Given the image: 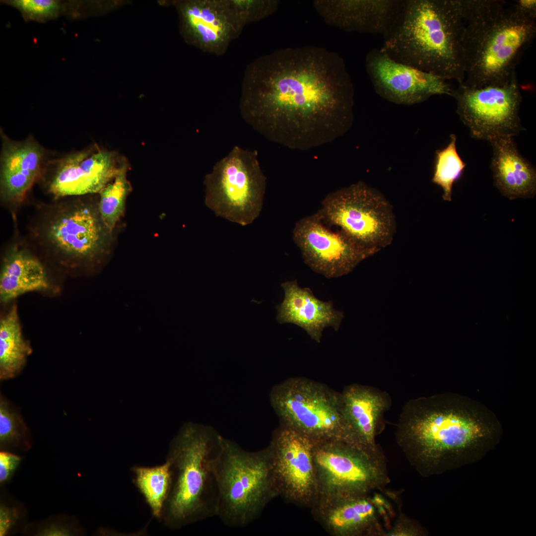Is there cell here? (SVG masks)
<instances>
[{"instance_id":"cell-1","label":"cell","mask_w":536,"mask_h":536,"mask_svg":"<svg viewBox=\"0 0 536 536\" xmlns=\"http://www.w3.org/2000/svg\"><path fill=\"white\" fill-rule=\"evenodd\" d=\"M353 86L342 58L315 46L276 50L247 67L242 118L268 140L307 150L334 141L350 126Z\"/></svg>"},{"instance_id":"cell-2","label":"cell","mask_w":536,"mask_h":536,"mask_svg":"<svg viewBox=\"0 0 536 536\" xmlns=\"http://www.w3.org/2000/svg\"><path fill=\"white\" fill-rule=\"evenodd\" d=\"M463 84L482 87L517 79L516 67L536 36V18L514 0H460Z\"/></svg>"},{"instance_id":"cell-3","label":"cell","mask_w":536,"mask_h":536,"mask_svg":"<svg viewBox=\"0 0 536 536\" xmlns=\"http://www.w3.org/2000/svg\"><path fill=\"white\" fill-rule=\"evenodd\" d=\"M463 33L460 0H404L380 49L397 62L461 84Z\"/></svg>"},{"instance_id":"cell-4","label":"cell","mask_w":536,"mask_h":536,"mask_svg":"<svg viewBox=\"0 0 536 536\" xmlns=\"http://www.w3.org/2000/svg\"><path fill=\"white\" fill-rule=\"evenodd\" d=\"M223 437L212 427L189 422L172 440L167 457L171 483L162 518L177 529L216 516L213 460Z\"/></svg>"},{"instance_id":"cell-5","label":"cell","mask_w":536,"mask_h":536,"mask_svg":"<svg viewBox=\"0 0 536 536\" xmlns=\"http://www.w3.org/2000/svg\"><path fill=\"white\" fill-rule=\"evenodd\" d=\"M484 435L481 424L458 412L440 399H418L405 405L397 439L406 459L421 474L438 467L449 454Z\"/></svg>"},{"instance_id":"cell-6","label":"cell","mask_w":536,"mask_h":536,"mask_svg":"<svg viewBox=\"0 0 536 536\" xmlns=\"http://www.w3.org/2000/svg\"><path fill=\"white\" fill-rule=\"evenodd\" d=\"M213 470L218 494L216 516L228 527H246L277 492L269 447L249 452L223 437Z\"/></svg>"},{"instance_id":"cell-7","label":"cell","mask_w":536,"mask_h":536,"mask_svg":"<svg viewBox=\"0 0 536 536\" xmlns=\"http://www.w3.org/2000/svg\"><path fill=\"white\" fill-rule=\"evenodd\" d=\"M78 197L55 199L40 205L30 228L38 246L69 266L98 259L104 252L106 236L111 234L98 208Z\"/></svg>"},{"instance_id":"cell-8","label":"cell","mask_w":536,"mask_h":536,"mask_svg":"<svg viewBox=\"0 0 536 536\" xmlns=\"http://www.w3.org/2000/svg\"><path fill=\"white\" fill-rule=\"evenodd\" d=\"M205 205L217 216L241 226L259 216L267 178L256 150L235 146L205 175Z\"/></svg>"},{"instance_id":"cell-9","label":"cell","mask_w":536,"mask_h":536,"mask_svg":"<svg viewBox=\"0 0 536 536\" xmlns=\"http://www.w3.org/2000/svg\"><path fill=\"white\" fill-rule=\"evenodd\" d=\"M270 401L285 427L313 439L357 445L343 417L340 395L322 384L303 378L289 379L273 388Z\"/></svg>"},{"instance_id":"cell-10","label":"cell","mask_w":536,"mask_h":536,"mask_svg":"<svg viewBox=\"0 0 536 536\" xmlns=\"http://www.w3.org/2000/svg\"><path fill=\"white\" fill-rule=\"evenodd\" d=\"M318 212L328 225L378 252L391 244L396 230L390 202L361 182L327 195Z\"/></svg>"},{"instance_id":"cell-11","label":"cell","mask_w":536,"mask_h":536,"mask_svg":"<svg viewBox=\"0 0 536 536\" xmlns=\"http://www.w3.org/2000/svg\"><path fill=\"white\" fill-rule=\"evenodd\" d=\"M457 113L472 137L489 142L514 137L522 130V97L517 79L503 84L475 87L459 84L452 96Z\"/></svg>"},{"instance_id":"cell-12","label":"cell","mask_w":536,"mask_h":536,"mask_svg":"<svg viewBox=\"0 0 536 536\" xmlns=\"http://www.w3.org/2000/svg\"><path fill=\"white\" fill-rule=\"evenodd\" d=\"M329 442L314 448V457L341 500L382 490L390 482L385 459L379 449Z\"/></svg>"},{"instance_id":"cell-13","label":"cell","mask_w":536,"mask_h":536,"mask_svg":"<svg viewBox=\"0 0 536 536\" xmlns=\"http://www.w3.org/2000/svg\"><path fill=\"white\" fill-rule=\"evenodd\" d=\"M292 238L305 263L328 278L348 274L378 252L361 246L337 228L334 230L318 212L296 222Z\"/></svg>"},{"instance_id":"cell-14","label":"cell","mask_w":536,"mask_h":536,"mask_svg":"<svg viewBox=\"0 0 536 536\" xmlns=\"http://www.w3.org/2000/svg\"><path fill=\"white\" fill-rule=\"evenodd\" d=\"M365 67L376 91L394 103L409 105L433 95L452 96L454 89L445 79L397 62L380 48L368 52Z\"/></svg>"},{"instance_id":"cell-15","label":"cell","mask_w":536,"mask_h":536,"mask_svg":"<svg viewBox=\"0 0 536 536\" xmlns=\"http://www.w3.org/2000/svg\"><path fill=\"white\" fill-rule=\"evenodd\" d=\"M128 161L107 150L87 149L70 154L56 165L47 182L55 199L99 193Z\"/></svg>"},{"instance_id":"cell-16","label":"cell","mask_w":536,"mask_h":536,"mask_svg":"<svg viewBox=\"0 0 536 536\" xmlns=\"http://www.w3.org/2000/svg\"><path fill=\"white\" fill-rule=\"evenodd\" d=\"M177 6L185 39L206 53L224 55L244 27L226 0H189Z\"/></svg>"},{"instance_id":"cell-17","label":"cell","mask_w":536,"mask_h":536,"mask_svg":"<svg viewBox=\"0 0 536 536\" xmlns=\"http://www.w3.org/2000/svg\"><path fill=\"white\" fill-rule=\"evenodd\" d=\"M313 439L285 427L274 435L269 446L277 491L283 488L294 495H308L314 482Z\"/></svg>"},{"instance_id":"cell-18","label":"cell","mask_w":536,"mask_h":536,"mask_svg":"<svg viewBox=\"0 0 536 536\" xmlns=\"http://www.w3.org/2000/svg\"><path fill=\"white\" fill-rule=\"evenodd\" d=\"M404 0H317L316 11L328 25L349 32L385 36Z\"/></svg>"},{"instance_id":"cell-19","label":"cell","mask_w":536,"mask_h":536,"mask_svg":"<svg viewBox=\"0 0 536 536\" xmlns=\"http://www.w3.org/2000/svg\"><path fill=\"white\" fill-rule=\"evenodd\" d=\"M281 287L284 298L276 306L279 323L300 327L318 343L321 342L325 328L331 327L338 331L344 314L334 308L332 301L318 299L310 288L300 287L296 280L284 282Z\"/></svg>"},{"instance_id":"cell-20","label":"cell","mask_w":536,"mask_h":536,"mask_svg":"<svg viewBox=\"0 0 536 536\" xmlns=\"http://www.w3.org/2000/svg\"><path fill=\"white\" fill-rule=\"evenodd\" d=\"M44 153L36 142L6 141L0 159V197L8 206L19 205L42 175Z\"/></svg>"},{"instance_id":"cell-21","label":"cell","mask_w":536,"mask_h":536,"mask_svg":"<svg viewBox=\"0 0 536 536\" xmlns=\"http://www.w3.org/2000/svg\"><path fill=\"white\" fill-rule=\"evenodd\" d=\"M329 517L331 526L339 533L389 534L396 516L393 505L382 494L372 493L341 500Z\"/></svg>"},{"instance_id":"cell-22","label":"cell","mask_w":536,"mask_h":536,"mask_svg":"<svg viewBox=\"0 0 536 536\" xmlns=\"http://www.w3.org/2000/svg\"><path fill=\"white\" fill-rule=\"evenodd\" d=\"M492 147L490 167L494 184L510 200L534 197L536 192L534 166L519 152L513 137L489 142Z\"/></svg>"},{"instance_id":"cell-23","label":"cell","mask_w":536,"mask_h":536,"mask_svg":"<svg viewBox=\"0 0 536 536\" xmlns=\"http://www.w3.org/2000/svg\"><path fill=\"white\" fill-rule=\"evenodd\" d=\"M24 246L13 244L3 258L0 274V298L3 303L29 292L52 287L45 267Z\"/></svg>"},{"instance_id":"cell-24","label":"cell","mask_w":536,"mask_h":536,"mask_svg":"<svg viewBox=\"0 0 536 536\" xmlns=\"http://www.w3.org/2000/svg\"><path fill=\"white\" fill-rule=\"evenodd\" d=\"M343 417L360 446L378 449L375 436L380 418L387 406L380 393L359 385L348 386L340 395Z\"/></svg>"},{"instance_id":"cell-25","label":"cell","mask_w":536,"mask_h":536,"mask_svg":"<svg viewBox=\"0 0 536 536\" xmlns=\"http://www.w3.org/2000/svg\"><path fill=\"white\" fill-rule=\"evenodd\" d=\"M24 339L16 306H13L0 322V378H11L17 374L31 353Z\"/></svg>"},{"instance_id":"cell-26","label":"cell","mask_w":536,"mask_h":536,"mask_svg":"<svg viewBox=\"0 0 536 536\" xmlns=\"http://www.w3.org/2000/svg\"><path fill=\"white\" fill-rule=\"evenodd\" d=\"M136 485L151 508L153 515L163 516L171 483L170 462L153 467H134Z\"/></svg>"},{"instance_id":"cell-27","label":"cell","mask_w":536,"mask_h":536,"mask_svg":"<svg viewBox=\"0 0 536 536\" xmlns=\"http://www.w3.org/2000/svg\"><path fill=\"white\" fill-rule=\"evenodd\" d=\"M128 167L122 168L99 193L98 211L103 224L110 233L123 213L126 198L131 190L127 178Z\"/></svg>"},{"instance_id":"cell-28","label":"cell","mask_w":536,"mask_h":536,"mask_svg":"<svg viewBox=\"0 0 536 536\" xmlns=\"http://www.w3.org/2000/svg\"><path fill=\"white\" fill-rule=\"evenodd\" d=\"M457 137L450 135L447 145L436 151L432 182L443 190L444 201H452L454 184L462 177L466 164L460 156L457 149Z\"/></svg>"},{"instance_id":"cell-29","label":"cell","mask_w":536,"mask_h":536,"mask_svg":"<svg viewBox=\"0 0 536 536\" xmlns=\"http://www.w3.org/2000/svg\"><path fill=\"white\" fill-rule=\"evenodd\" d=\"M226 0L232 13L244 27L272 15L280 3L277 0Z\"/></svg>"},{"instance_id":"cell-30","label":"cell","mask_w":536,"mask_h":536,"mask_svg":"<svg viewBox=\"0 0 536 536\" xmlns=\"http://www.w3.org/2000/svg\"><path fill=\"white\" fill-rule=\"evenodd\" d=\"M26 429L21 418L9 408L2 398L0 404L1 449L18 446L25 440Z\"/></svg>"},{"instance_id":"cell-31","label":"cell","mask_w":536,"mask_h":536,"mask_svg":"<svg viewBox=\"0 0 536 536\" xmlns=\"http://www.w3.org/2000/svg\"><path fill=\"white\" fill-rule=\"evenodd\" d=\"M10 3L26 18L39 21L55 17L61 8L59 2L55 0H15Z\"/></svg>"},{"instance_id":"cell-32","label":"cell","mask_w":536,"mask_h":536,"mask_svg":"<svg viewBox=\"0 0 536 536\" xmlns=\"http://www.w3.org/2000/svg\"><path fill=\"white\" fill-rule=\"evenodd\" d=\"M21 458L11 453L1 451L0 453V481H9L18 467Z\"/></svg>"},{"instance_id":"cell-33","label":"cell","mask_w":536,"mask_h":536,"mask_svg":"<svg viewBox=\"0 0 536 536\" xmlns=\"http://www.w3.org/2000/svg\"><path fill=\"white\" fill-rule=\"evenodd\" d=\"M19 513L15 508L4 504L0 507V536L6 535L19 518Z\"/></svg>"},{"instance_id":"cell-34","label":"cell","mask_w":536,"mask_h":536,"mask_svg":"<svg viewBox=\"0 0 536 536\" xmlns=\"http://www.w3.org/2000/svg\"><path fill=\"white\" fill-rule=\"evenodd\" d=\"M72 530L67 526L62 525H51L41 530L38 533L39 536H69L72 534Z\"/></svg>"},{"instance_id":"cell-35","label":"cell","mask_w":536,"mask_h":536,"mask_svg":"<svg viewBox=\"0 0 536 536\" xmlns=\"http://www.w3.org/2000/svg\"><path fill=\"white\" fill-rule=\"evenodd\" d=\"M518 8L525 14L536 18V0H514Z\"/></svg>"}]
</instances>
